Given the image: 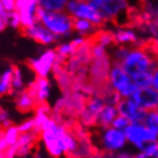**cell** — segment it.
Listing matches in <instances>:
<instances>
[{
	"label": "cell",
	"instance_id": "9c48e42d",
	"mask_svg": "<svg viewBox=\"0 0 158 158\" xmlns=\"http://www.w3.org/2000/svg\"><path fill=\"white\" fill-rule=\"evenodd\" d=\"M65 12L73 20H86L94 24L95 27H102L104 21L100 13L91 5L89 0H69Z\"/></svg>",
	"mask_w": 158,
	"mask_h": 158
},
{
	"label": "cell",
	"instance_id": "4dcf8cb0",
	"mask_svg": "<svg viewBox=\"0 0 158 158\" xmlns=\"http://www.w3.org/2000/svg\"><path fill=\"white\" fill-rule=\"evenodd\" d=\"M131 124H132V123H131L126 117L119 115L118 117L115 119V122L112 124V127H115V128H117V130H119V131H124V132H125V130L130 126Z\"/></svg>",
	"mask_w": 158,
	"mask_h": 158
},
{
	"label": "cell",
	"instance_id": "8992f818",
	"mask_svg": "<svg viewBox=\"0 0 158 158\" xmlns=\"http://www.w3.org/2000/svg\"><path fill=\"white\" fill-rule=\"evenodd\" d=\"M89 2L100 13L104 24L116 22L122 16L128 19L131 6L126 0H89Z\"/></svg>",
	"mask_w": 158,
	"mask_h": 158
},
{
	"label": "cell",
	"instance_id": "7402d4cb",
	"mask_svg": "<svg viewBox=\"0 0 158 158\" xmlns=\"http://www.w3.org/2000/svg\"><path fill=\"white\" fill-rule=\"evenodd\" d=\"M13 92V64L5 68L0 76V94L12 95Z\"/></svg>",
	"mask_w": 158,
	"mask_h": 158
},
{
	"label": "cell",
	"instance_id": "484cf974",
	"mask_svg": "<svg viewBox=\"0 0 158 158\" xmlns=\"http://www.w3.org/2000/svg\"><path fill=\"white\" fill-rule=\"evenodd\" d=\"M131 51V47H126V46H114L110 49V57L112 60V62L115 64H120L126 59V56L128 55V53Z\"/></svg>",
	"mask_w": 158,
	"mask_h": 158
},
{
	"label": "cell",
	"instance_id": "d4e9b609",
	"mask_svg": "<svg viewBox=\"0 0 158 158\" xmlns=\"http://www.w3.org/2000/svg\"><path fill=\"white\" fill-rule=\"evenodd\" d=\"M67 4V0H39V7L51 13L65 12Z\"/></svg>",
	"mask_w": 158,
	"mask_h": 158
},
{
	"label": "cell",
	"instance_id": "83f0119b",
	"mask_svg": "<svg viewBox=\"0 0 158 158\" xmlns=\"http://www.w3.org/2000/svg\"><path fill=\"white\" fill-rule=\"evenodd\" d=\"M146 126L154 132L158 136V112L157 111H150L148 112L146 119H144Z\"/></svg>",
	"mask_w": 158,
	"mask_h": 158
},
{
	"label": "cell",
	"instance_id": "f1b7e54d",
	"mask_svg": "<svg viewBox=\"0 0 158 158\" xmlns=\"http://www.w3.org/2000/svg\"><path fill=\"white\" fill-rule=\"evenodd\" d=\"M19 130H20L21 134H28V133H33L35 132V119L33 117H29L25 118L24 120L17 125Z\"/></svg>",
	"mask_w": 158,
	"mask_h": 158
},
{
	"label": "cell",
	"instance_id": "836d02e7",
	"mask_svg": "<svg viewBox=\"0 0 158 158\" xmlns=\"http://www.w3.org/2000/svg\"><path fill=\"white\" fill-rule=\"evenodd\" d=\"M135 158H158V152L156 154H147L142 151H138L135 154Z\"/></svg>",
	"mask_w": 158,
	"mask_h": 158
},
{
	"label": "cell",
	"instance_id": "44dd1931",
	"mask_svg": "<svg viewBox=\"0 0 158 158\" xmlns=\"http://www.w3.org/2000/svg\"><path fill=\"white\" fill-rule=\"evenodd\" d=\"M78 48L72 44L71 40H65V41H60L55 47L56 54H57V60L61 62L67 63V61L71 57Z\"/></svg>",
	"mask_w": 158,
	"mask_h": 158
},
{
	"label": "cell",
	"instance_id": "7c38bea8",
	"mask_svg": "<svg viewBox=\"0 0 158 158\" xmlns=\"http://www.w3.org/2000/svg\"><path fill=\"white\" fill-rule=\"evenodd\" d=\"M21 33L24 37L33 40L35 43L43 45V46H53L56 43H59V39L52 33L47 28H45L41 23H36L30 28L21 30ZM49 48V47H48Z\"/></svg>",
	"mask_w": 158,
	"mask_h": 158
},
{
	"label": "cell",
	"instance_id": "7a4b0ae2",
	"mask_svg": "<svg viewBox=\"0 0 158 158\" xmlns=\"http://www.w3.org/2000/svg\"><path fill=\"white\" fill-rule=\"evenodd\" d=\"M120 65L132 78L146 72L154 73L158 68V56L146 47H132Z\"/></svg>",
	"mask_w": 158,
	"mask_h": 158
},
{
	"label": "cell",
	"instance_id": "9a60e30c",
	"mask_svg": "<svg viewBox=\"0 0 158 158\" xmlns=\"http://www.w3.org/2000/svg\"><path fill=\"white\" fill-rule=\"evenodd\" d=\"M120 116L126 117L131 123H144L148 112L139 107L132 99H122L117 104Z\"/></svg>",
	"mask_w": 158,
	"mask_h": 158
},
{
	"label": "cell",
	"instance_id": "f546056e",
	"mask_svg": "<svg viewBox=\"0 0 158 158\" xmlns=\"http://www.w3.org/2000/svg\"><path fill=\"white\" fill-rule=\"evenodd\" d=\"M7 28L14 29V30H22V25H21V20L20 16L17 14V12H13L8 14L7 19Z\"/></svg>",
	"mask_w": 158,
	"mask_h": 158
},
{
	"label": "cell",
	"instance_id": "e0dca14e",
	"mask_svg": "<svg viewBox=\"0 0 158 158\" xmlns=\"http://www.w3.org/2000/svg\"><path fill=\"white\" fill-rule=\"evenodd\" d=\"M15 109L21 114H33L38 102L29 91H24L14 96Z\"/></svg>",
	"mask_w": 158,
	"mask_h": 158
},
{
	"label": "cell",
	"instance_id": "6da1fadb",
	"mask_svg": "<svg viewBox=\"0 0 158 158\" xmlns=\"http://www.w3.org/2000/svg\"><path fill=\"white\" fill-rule=\"evenodd\" d=\"M65 123L51 118L39 135V142L51 158H65L63 139L69 128Z\"/></svg>",
	"mask_w": 158,
	"mask_h": 158
},
{
	"label": "cell",
	"instance_id": "52a82bcc",
	"mask_svg": "<svg viewBox=\"0 0 158 158\" xmlns=\"http://www.w3.org/2000/svg\"><path fill=\"white\" fill-rule=\"evenodd\" d=\"M57 61L55 48H46L38 56L29 59L25 64L38 78H49Z\"/></svg>",
	"mask_w": 158,
	"mask_h": 158
},
{
	"label": "cell",
	"instance_id": "1f68e13d",
	"mask_svg": "<svg viewBox=\"0 0 158 158\" xmlns=\"http://www.w3.org/2000/svg\"><path fill=\"white\" fill-rule=\"evenodd\" d=\"M0 9L7 13H13L16 10V0H1Z\"/></svg>",
	"mask_w": 158,
	"mask_h": 158
},
{
	"label": "cell",
	"instance_id": "ac0fdd59",
	"mask_svg": "<svg viewBox=\"0 0 158 158\" xmlns=\"http://www.w3.org/2000/svg\"><path fill=\"white\" fill-rule=\"evenodd\" d=\"M119 116L117 106L114 104H106L100 112L96 122V130H103L111 127L115 122V119Z\"/></svg>",
	"mask_w": 158,
	"mask_h": 158
},
{
	"label": "cell",
	"instance_id": "d6a6232c",
	"mask_svg": "<svg viewBox=\"0 0 158 158\" xmlns=\"http://www.w3.org/2000/svg\"><path fill=\"white\" fill-rule=\"evenodd\" d=\"M114 158H135V154L132 152L128 149H125L123 151H119V152H116V154H112Z\"/></svg>",
	"mask_w": 158,
	"mask_h": 158
},
{
	"label": "cell",
	"instance_id": "e575fe53",
	"mask_svg": "<svg viewBox=\"0 0 158 158\" xmlns=\"http://www.w3.org/2000/svg\"><path fill=\"white\" fill-rule=\"evenodd\" d=\"M152 87L156 91H158V68L152 73Z\"/></svg>",
	"mask_w": 158,
	"mask_h": 158
},
{
	"label": "cell",
	"instance_id": "603a6c76",
	"mask_svg": "<svg viewBox=\"0 0 158 158\" xmlns=\"http://www.w3.org/2000/svg\"><path fill=\"white\" fill-rule=\"evenodd\" d=\"M95 44H99L101 46L106 48H112L115 46V37H114V32L112 30H98V32L91 38Z\"/></svg>",
	"mask_w": 158,
	"mask_h": 158
},
{
	"label": "cell",
	"instance_id": "4fadbf2b",
	"mask_svg": "<svg viewBox=\"0 0 158 158\" xmlns=\"http://www.w3.org/2000/svg\"><path fill=\"white\" fill-rule=\"evenodd\" d=\"M114 37H115V46H126V47H143V44L141 43L142 39L134 28L122 25L116 27L112 30Z\"/></svg>",
	"mask_w": 158,
	"mask_h": 158
},
{
	"label": "cell",
	"instance_id": "ba28073f",
	"mask_svg": "<svg viewBox=\"0 0 158 158\" xmlns=\"http://www.w3.org/2000/svg\"><path fill=\"white\" fill-rule=\"evenodd\" d=\"M125 135L128 144L138 151H143L148 144L158 141V136L144 123H132L125 130Z\"/></svg>",
	"mask_w": 158,
	"mask_h": 158
},
{
	"label": "cell",
	"instance_id": "2e32d148",
	"mask_svg": "<svg viewBox=\"0 0 158 158\" xmlns=\"http://www.w3.org/2000/svg\"><path fill=\"white\" fill-rule=\"evenodd\" d=\"M38 103H47L52 94V81L49 78H38L30 84L28 89Z\"/></svg>",
	"mask_w": 158,
	"mask_h": 158
},
{
	"label": "cell",
	"instance_id": "cb8c5ba5",
	"mask_svg": "<svg viewBox=\"0 0 158 158\" xmlns=\"http://www.w3.org/2000/svg\"><path fill=\"white\" fill-rule=\"evenodd\" d=\"M21 136V132L19 130V127L17 125L15 124H12L10 126L8 127H5L1 130V134H0V138L4 139L6 143L8 144V147H13L15 146L17 141H19V139Z\"/></svg>",
	"mask_w": 158,
	"mask_h": 158
},
{
	"label": "cell",
	"instance_id": "d590c367",
	"mask_svg": "<svg viewBox=\"0 0 158 158\" xmlns=\"http://www.w3.org/2000/svg\"><path fill=\"white\" fill-rule=\"evenodd\" d=\"M157 112H158V110H157Z\"/></svg>",
	"mask_w": 158,
	"mask_h": 158
},
{
	"label": "cell",
	"instance_id": "ffe728a7",
	"mask_svg": "<svg viewBox=\"0 0 158 158\" xmlns=\"http://www.w3.org/2000/svg\"><path fill=\"white\" fill-rule=\"evenodd\" d=\"M73 30L80 37L89 39L98 32L99 28L86 20H73Z\"/></svg>",
	"mask_w": 158,
	"mask_h": 158
},
{
	"label": "cell",
	"instance_id": "30bf717a",
	"mask_svg": "<svg viewBox=\"0 0 158 158\" xmlns=\"http://www.w3.org/2000/svg\"><path fill=\"white\" fill-rule=\"evenodd\" d=\"M104 106H106V102L100 95H93L91 98H88L86 106L81 111V114L79 115L77 122L88 131L96 130L98 117Z\"/></svg>",
	"mask_w": 158,
	"mask_h": 158
},
{
	"label": "cell",
	"instance_id": "5b68a950",
	"mask_svg": "<svg viewBox=\"0 0 158 158\" xmlns=\"http://www.w3.org/2000/svg\"><path fill=\"white\" fill-rule=\"evenodd\" d=\"M108 84L112 88V91L116 92L122 99H132V96L139 88L133 83L132 77L123 69L122 65L115 63L109 73Z\"/></svg>",
	"mask_w": 158,
	"mask_h": 158
},
{
	"label": "cell",
	"instance_id": "8fae6325",
	"mask_svg": "<svg viewBox=\"0 0 158 158\" xmlns=\"http://www.w3.org/2000/svg\"><path fill=\"white\" fill-rule=\"evenodd\" d=\"M39 0H16V12L20 16L22 30L38 23Z\"/></svg>",
	"mask_w": 158,
	"mask_h": 158
},
{
	"label": "cell",
	"instance_id": "4316f807",
	"mask_svg": "<svg viewBox=\"0 0 158 158\" xmlns=\"http://www.w3.org/2000/svg\"><path fill=\"white\" fill-rule=\"evenodd\" d=\"M133 83L139 88H147V87H152V72H146L133 77Z\"/></svg>",
	"mask_w": 158,
	"mask_h": 158
},
{
	"label": "cell",
	"instance_id": "277c9868",
	"mask_svg": "<svg viewBox=\"0 0 158 158\" xmlns=\"http://www.w3.org/2000/svg\"><path fill=\"white\" fill-rule=\"evenodd\" d=\"M38 22L47 28L57 39H67L75 33L73 19L67 12L51 13L39 7Z\"/></svg>",
	"mask_w": 158,
	"mask_h": 158
},
{
	"label": "cell",
	"instance_id": "5bb4252c",
	"mask_svg": "<svg viewBox=\"0 0 158 158\" xmlns=\"http://www.w3.org/2000/svg\"><path fill=\"white\" fill-rule=\"evenodd\" d=\"M132 100L147 112L158 110V91L154 87L138 88L132 96Z\"/></svg>",
	"mask_w": 158,
	"mask_h": 158
},
{
	"label": "cell",
	"instance_id": "3957f363",
	"mask_svg": "<svg viewBox=\"0 0 158 158\" xmlns=\"http://www.w3.org/2000/svg\"><path fill=\"white\" fill-rule=\"evenodd\" d=\"M92 140L95 149L107 154H116L127 149L128 142L124 131L115 127H108L103 130H94L92 133Z\"/></svg>",
	"mask_w": 158,
	"mask_h": 158
},
{
	"label": "cell",
	"instance_id": "d6986e66",
	"mask_svg": "<svg viewBox=\"0 0 158 158\" xmlns=\"http://www.w3.org/2000/svg\"><path fill=\"white\" fill-rule=\"evenodd\" d=\"M29 85L30 83L25 79L23 68L17 64H13V96L27 91Z\"/></svg>",
	"mask_w": 158,
	"mask_h": 158
}]
</instances>
